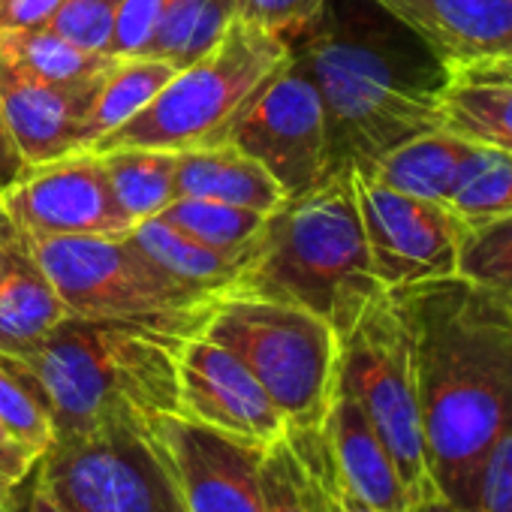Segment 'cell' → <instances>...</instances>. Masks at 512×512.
I'll return each mask as SVG.
<instances>
[{"mask_svg": "<svg viewBox=\"0 0 512 512\" xmlns=\"http://www.w3.org/2000/svg\"><path fill=\"white\" fill-rule=\"evenodd\" d=\"M392 293L413 344L434 488L470 512L479 461L512 425V299L458 275Z\"/></svg>", "mask_w": 512, "mask_h": 512, "instance_id": "cell-1", "label": "cell"}, {"mask_svg": "<svg viewBox=\"0 0 512 512\" xmlns=\"http://www.w3.org/2000/svg\"><path fill=\"white\" fill-rule=\"evenodd\" d=\"M290 49L323 100L329 172H368L401 142L443 127L449 67L374 0H326Z\"/></svg>", "mask_w": 512, "mask_h": 512, "instance_id": "cell-2", "label": "cell"}, {"mask_svg": "<svg viewBox=\"0 0 512 512\" xmlns=\"http://www.w3.org/2000/svg\"><path fill=\"white\" fill-rule=\"evenodd\" d=\"M184 341L103 320L64 317L40 341L0 362L46 407L55 440L130 428L148 431L178 413V350Z\"/></svg>", "mask_w": 512, "mask_h": 512, "instance_id": "cell-3", "label": "cell"}, {"mask_svg": "<svg viewBox=\"0 0 512 512\" xmlns=\"http://www.w3.org/2000/svg\"><path fill=\"white\" fill-rule=\"evenodd\" d=\"M353 187V169L284 196L253 238V253L229 293L308 308L344 335L380 293Z\"/></svg>", "mask_w": 512, "mask_h": 512, "instance_id": "cell-4", "label": "cell"}, {"mask_svg": "<svg viewBox=\"0 0 512 512\" xmlns=\"http://www.w3.org/2000/svg\"><path fill=\"white\" fill-rule=\"evenodd\" d=\"M70 317L139 326L175 341L202 335L220 293L172 278L130 235L31 238Z\"/></svg>", "mask_w": 512, "mask_h": 512, "instance_id": "cell-5", "label": "cell"}, {"mask_svg": "<svg viewBox=\"0 0 512 512\" xmlns=\"http://www.w3.org/2000/svg\"><path fill=\"white\" fill-rule=\"evenodd\" d=\"M290 55L293 49L284 34L235 16L214 49L181 67L145 109H139L130 121L88 151H187L217 145L226 139L250 97L290 61Z\"/></svg>", "mask_w": 512, "mask_h": 512, "instance_id": "cell-6", "label": "cell"}, {"mask_svg": "<svg viewBox=\"0 0 512 512\" xmlns=\"http://www.w3.org/2000/svg\"><path fill=\"white\" fill-rule=\"evenodd\" d=\"M202 335L244 362L287 425H323L341 365V335L329 320L290 302L223 293Z\"/></svg>", "mask_w": 512, "mask_h": 512, "instance_id": "cell-7", "label": "cell"}, {"mask_svg": "<svg viewBox=\"0 0 512 512\" xmlns=\"http://www.w3.org/2000/svg\"><path fill=\"white\" fill-rule=\"evenodd\" d=\"M338 386L347 389L386 443L413 503L437 494L419 413L413 344L392 290L374 293L341 335Z\"/></svg>", "mask_w": 512, "mask_h": 512, "instance_id": "cell-8", "label": "cell"}, {"mask_svg": "<svg viewBox=\"0 0 512 512\" xmlns=\"http://www.w3.org/2000/svg\"><path fill=\"white\" fill-rule=\"evenodd\" d=\"M40 470L70 512H184L148 431L55 440Z\"/></svg>", "mask_w": 512, "mask_h": 512, "instance_id": "cell-9", "label": "cell"}, {"mask_svg": "<svg viewBox=\"0 0 512 512\" xmlns=\"http://www.w3.org/2000/svg\"><path fill=\"white\" fill-rule=\"evenodd\" d=\"M223 142L253 157L287 196L329 175L323 100L299 55H290V61L263 82Z\"/></svg>", "mask_w": 512, "mask_h": 512, "instance_id": "cell-10", "label": "cell"}, {"mask_svg": "<svg viewBox=\"0 0 512 512\" xmlns=\"http://www.w3.org/2000/svg\"><path fill=\"white\" fill-rule=\"evenodd\" d=\"M353 187L371 253V272L386 290L455 275L467 223L443 202L401 193L353 169Z\"/></svg>", "mask_w": 512, "mask_h": 512, "instance_id": "cell-11", "label": "cell"}, {"mask_svg": "<svg viewBox=\"0 0 512 512\" xmlns=\"http://www.w3.org/2000/svg\"><path fill=\"white\" fill-rule=\"evenodd\" d=\"M148 434L184 512H266V446L211 431L178 413L154 419Z\"/></svg>", "mask_w": 512, "mask_h": 512, "instance_id": "cell-12", "label": "cell"}, {"mask_svg": "<svg viewBox=\"0 0 512 512\" xmlns=\"http://www.w3.org/2000/svg\"><path fill=\"white\" fill-rule=\"evenodd\" d=\"M0 211L28 238L127 235L133 229L94 151L28 166L16 184L0 190Z\"/></svg>", "mask_w": 512, "mask_h": 512, "instance_id": "cell-13", "label": "cell"}, {"mask_svg": "<svg viewBox=\"0 0 512 512\" xmlns=\"http://www.w3.org/2000/svg\"><path fill=\"white\" fill-rule=\"evenodd\" d=\"M178 416L260 446L287 431V419L244 362L205 335L178 350Z\"/></svg>", "mask_w": 512, "mask_h": 512, "instance_id": "cell-14", "label": "cell"}, {"mask_svg": "<svg viewBox=\"0 0 512 512\" xmlns=\"http://www.w3.org/2000/svg\"><path fill=\"white\" fill-rule=\"evenodd\" d=\"M103 76L58 85L0 58V112L10 139L28 166H43L82 151V121Z\"/></svg>", "mask_w": 512, "mask_h": 512, "instance_id": "cell-15", "label": "cell"}, {"mask_svg": "<svg viewBox=\"0 0 512 512\" xmlns=\"http://www.w3.org/2000/svg\"><path fill=\"white\" fill-rule=\"evenodd\" d=\"M416 34L449 73L512 58V0H374Z\"/></svg>", "mask_w": 512, "mask_h": 512, "instance_id": "cell-16", "label": "cell"}, {"mask_svg": "<svg viewBox=\"0 0 512 512\" xmlns=\"http://www.w3.org/2000/svg\"><path fill=\"white\" fill-rule=\"evenodd\" d=\"M323 434L344 488L359 503L374 512H413V500L386 443L356 398L341 386L323 419Z\"/></svg>", "mask_w": 512, "mask_h": 512, "instance_id": "cell-17", "label": "cell"}, {"mask_svg": "<svg viewBox=\"0 0 512 512\" xmlns=\"http://www.w3.org/2000/svg\"><path fill=\"white\" fill-rule=\"evenodd\" d=\"M67 314L52 281L40 269L31 238L0 211V353H16Z\"/></svg>", "mask_w": 512, "mask_h": 512, "instance_id": "cell-18", "label": "cell"}, {"mask_svg": "<svg viewBox=\"0 0 512 512\" xmlns=\"http://www.w3.org/2000/svg\"><path fill=\"white\" fill-rule=\"evenodd\" d=\"M266 512H341L323 425H287L263 455Z\"/></svg>", "mask_w": 512, "mask_h": 512, "instance_id": "cell-19", "label": "cell"}, {"mask_svg": "<svg viewBox=\"0 0 512 512\" xmlns=\"http://www.w3.org/2000/svg\"><path fill=\"white\" fill-rule=\"evenodd\" d=\"M175 199L196 196L269 214L287 196L281 184L229 142L175 151Z\"/></svg>", "mask_w": 512, "mask_h": 512, "instance_id": "cell-20", "label": "cell"}, {"mask_svg": "<svg viewBox=\"0 0 512 512\" xmlns=\"http://www.w3.org/2000/svg\"><path fill=\"white\" fill-rule=\"evenodd\" d=\"M127 235L172 278H178L190 287L208 290V293H220V296L235 287L241 269L247 266L250 253H253V241L244 247H232V250L211 247V244H202V241L184 235L181 229L163 223L160 217L139 220Z\"/></svg>", "mask_w": 512, "mask_h": 512, "instance_id": "cell-21", "label": "cell"}, {"mask_svg": "<svg viewBox=\"0 0 512 512\" xmlns=\"http://www.w3.org/2000/svg\"><path fill=\"white\" fill-rule=\"evenodd\" d=\"M473 142L455 136L446 127L428 130L422 136H413L407 142H401L398 148H392L389 154H383L368 175H374L377 181L428 199V202H443L449 205V196L458 184L461 166L470 154Z\"/></svg>", "mask_w": 512, "mask_h": 512, "instance_id": "cell-22", "label": "cell"}, {"mask_svg": "<svg viewBox=\"0 0 512 512\" xmlns=\"http://www.w3.org/2000/svg\"><path fill=\"white\" fill-rule=\"evenodd\" d=\"M175 73L178 70L172 64L157 58H118L103 73L91 109L82 121V151H88L103 136L130 121L139 109H145Z\"/></svg>", "mask_w": 512, "mask_h": 512, "instance_id": "cell-23", "label": "cell"}, {"mask_svg": "<svg viewBox=\"0 0 512 512\" xmlns=\"http://www.w3.org/2000/svg\"><path fill=\"white\" fill-rule=\"evenodd\" d=\"M112 193L124 214L133 220L157 217L172 199H175V151L163 148H115V151H100L97 154Z\"/></svg>", "mask_w": 512, "mask_h": 512, "instance_id": "cell-24", "label": "cell"}, {"mask_svg": "<svg viewBox=\"0 0 512 512\" xmlns=\"http://www.w3.org/2000/svg\"><path fill=\"white\" fill-rule=\"evenodd\" d=\"M443 127L473 145L512 151V85L452 76L443 94Z\"/></svg>", "mask_w": 512, "mask_h": 512, "instance_id": "cell-25", "label": "cell"}, {"mask_svg": "<svg viewBox=\"0 0 512 512\" xmlns=\"http://www.w3.org/2000/svg\"><path fill=\"white\" fill-rule=\"evenodd\" d=\"M232 19L235 0H169L142 58H157L181 70L214 49Z\"/></svg>", "mask_w": 512, "mask_h": 512, "instance_id": "cell-26", "label": "cell"}, {"mask_svg": "<svg viewBox=\"0 0 512 512\" xmlns=\"http://www.w3.org/2000/svg\"><path fill=\"white\" fill-rule=\"evenodd\" d=\"M0 58L13 67L25 70L28 76L58 82V85H76L88 82L94 76H103L118 58L103 52L79 49L76 43L58 37L49 28H31V31H0Z\"/></svg>", "mask_w": 512, "mask_h": 512, "instance_id": "cell-27", "label": "cell"}, {"mask_svg": "<svg viewBox=\"0 0 512 512\" xmlns=\"http://www.w3.org/2000/svg\"><path fill=\"white\" fill-rule=\"evenodd\" d=\"M449 208L470 226L488 217L512 211V151L473 145L458 184L449 196Z\"/></svg>", "mask_w": 512, "mask_h": 512, "instance_id": "cell-28", "label": "cell"}, {"mask_svg": "<svg viewBox=\"0 0 512 512\" xmlns=\"http://www.w3.org/2000/svg\"><path fill=\"white\" fill-rule=\"evenodd\" d=\"M157 217L163 223L181 229L184 235H190L202 244H211V247H223V250L250 244L266 220V214H260V211L214 202V199H196V196L172 199Z\"/></svg>", "mask_w": 512, "mask_h": 512, "instance_id": "cell-29", "label": "cell"}, {"mask_svg": "<svg viewBox=\"0 0 512 512\" xmlns=\"http://www.w3.org/2000/svg\"><path fill=\"white\" fill-rule=\"evenodd\" d=\"M455 275L512 299V211L467 226Z\"/></svg>", "mask_w": 512, "mask_h": 512, "instance_id": "cell-30", "label": "cell"}, {"mask_svg": "<svg viewBox=\"0 0 512 512\" xmlns=\"http://www.w3.org/2000/svg\"><path fill=\"white\" fill-rule=\"evenodd\" d=\"M0 422H4L37 458H43L55 443V425L46 407L4 362H0Z\"/></svg>", "mask_w": 512, "mask_h": 512, "instance_id": "cell-31", "label": "cell"}, {"mask_svg": "<svg viewBox=\"0 0 512 512\" xmlns=\"http://www.w3.org/2000/svg\"><path fill=\"white\" fill-rule=\"evenodd\" d=\"M124 0H64L61 10L52 16L46 25L58 37L76 43L79 49L88 52H103L109 55L112 31L118 22Z\"/></svg>", "mask_w": 512, "mask_h": 512, "instance_id": "cell-32", "label": "cell"}, {"mask_svg": "<svg viewBox=\"0 0 512 512\" xmlns=\"http://www.w3.org/2000/svg\"><path fill=\"white\" fill-rule=\"evenodd\" d=\"M470 512H512V425L479 461Z\"/></svg>", "mask_w": 512, "mask_h": 512, "instance_id": "cell-33", "label": "cell"}, {"mask_svg": "<svg viewBox=\"0 0 512 512\" xmlns=\"http://www.w3.org/2000/svg\"><path fill=\"white\" fill-rule=\"evenodd\" d=\"M166 7H169V0H124L115 31H112L109 55L112 58H142Z\"/></svg>", "mask_w": 512, "mask_h": 512, "instance_id": "cell-34", "label": "cell"}, {"mask_svg": "<svg viewBox=\"0 0 512 512\" xmlns=\"http://www.w3.org/2000/svg\"><path fill=\"white\" fill-rule=\"evenodd\" d=\"M323 7L326 0H235V16L287 37L308 28Z\"/></svg>", "mask_w": 512, "mask_h": 512, "instance_id": "cell-35", "label": "cell"}, {"mask_svg": "<svg viewBox=\"0 0 512 512\" xmlns=\"http://www.w3.org/2000/svg\"><path fill=\"white\" fill-rule=\"evenodd\" d=\"M40 458L0 422V506L16 509Z\"/></svg>", "mask_w": 512, "mask_h": 512, "instance_id": "cell-36", "label": "cell"}, {"mask_svg": "<svg viewBox=\"0 0 512 512\" xmlns=\"http://www.w3.org/2000/svg\"><path fill=\"white\" fill-rule=\"evenodd\" d=\"M64 0H0V31L46 28Z\"/></svg>", "mask_w": 512, "mask_h": 512, "instance_id": "cell-37", "label": "cell"}, {"mask_svg": "<svg viewBox=\"0 0 512 512\" xmlns=\"http://www.w3.org/2000/svg\"><path fill=\"white\" fill-rule=\"evenodd\" d=\"M16 512H70L67 503L55 494V488L49 485L46 473L40 470V464L34 467L25 491H22V500L16 506Z\"/></svg>", "mask_w": 512, "mask_h": 512, "instance_id": "cell-38", "label": "cell"}, {"mask_svg": "<svg viewBox=\"0 0 512 512\" xmlns=\"http://www.w3.org/2000/svg\"><path fill=\"white\" fill-rule=\"evenodd\" d=\"M25 172H28V163L16 151V145L10 139V130L4 124V112H0V190H7L10 184H16Z\"/></svg>", "mask_w": 512, "mask_h": 512, "instance_id": "cell-39", "label": "cell"}, {"mask_svg": "<svg viewBox=\"0 0 512 512\" xmlns=\"http://www.w3.org/2000/svg\"><path fill=\"white\" fill-rule=\"evenodd\" d=\"M452 76H464V79H482V82H506L512 85V58H500V61H482L464 70H455Z\"/></svg>", "mask_w": 512, "mask_h": 512, "instance_id": "cell-40", "label": "cell"}, {"mask_svg": "<svg viewBox=\"0 0 512 512\" xmlns=\"http://www.w3.org/2000/svg\"><path fill=\"white\" fill-rule=\"evenodd\" d=\"M332 464H335V461H332ZM335 494H338V509H341V512H374V509H368L365 503H359V500L344 488L338 470H335Z\"/></svg>", "mask_w": 512, "mask_h": 512, "instance_id": "cell-41", "label": "cell"}, {"mask_svg": "<svg viewBox=\"0 0 512 512\" xmlns=\"http://www.w3.org/2000/svg\"><path fill=\"white\" fill-rule=\"evenodd\" d=\"M413 512H461V509H458V506H452L446 497L431 494V497H425V500L413 503Z\"/></svg>", "mask_w": 512, "mask_h": 512, "instance_id": "cell-42", "label": "cell"}, {"mask_svg": "<svg viewBox=\"0 0 512 512\" xmlns=\"http://www.w3.org/2000/svg\"><path fill=\"white\" fill-rule=\"evenodd\" d=\"M0 512H16V509H7V506H0Z\"/></svg>", "mask_w": 512, "mask_h": 512, "instance_id": "cell-43", "label": "cell"}]
</instances>
